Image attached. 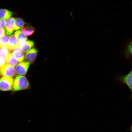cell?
<instances>
[{"instance_id": "20", "label": "cell", "mask_w": 132, "mask_h": 132, "mask_svg": "<svg viewBox=\"0 0 132 132\" xmlns=\"http://www.w3.org/2000/svg\"><path fill=\"white\" fill-rule=\"evenodd\" d=\"M6 20L5 19H0V27L3 28L6 26Z\"/></svg>"}, {"instance_id": "9", "label": "cell", "mask_w": 132, "mask_h": 132, "mask_svg": "<svg viewBox=\"0 0 132 132\" xmlns=\"http://www.w3.org/2000/svg\"><path fill=\"white\" fill-rule=\"evenodd\" d=\"M18 42L14 35H12L9 37L7 47L9 49L12 50L18 47Z\"/></svg>"}, {"instance_id": "2", "label": "cell", "mask_w": 132, "mask_h": 132, "mask_svg": "<svg viewBox=\"0 0 132 132\" xmlns=\"http://www.w3.org/2000/svg\"><path fill=\"white\" fill-rule=\"evenodd\" d=\"M13 83L12 78L4 76L2 77L0 79V90L3 91L11 90Z\"/></svg>"}, {"instance_id": "15", "label": "cell", "mask_w": 132, "mask_h": 132, "mask_svg": "<svg viewBox=\"0 0 132 132\" xmlns=\"http://www.w3.org/2000/svg\"><path fill=\"white\" fill-rule=\"evenodd\" d=\"M24 22L22 19L20 18H17L14 20L13 29L14 30H17L21 28L23 26Z\"/></svg>"}, {"instance_id": "16", "label": "cell", "mask_w": 132, "mask_h": 132, "mask_svg": "<svg viewBox=\"0 0 132 132\" xmlns=\"http://www.w3.org/2000/svg\"><path fill=\"white\" fill-rule=\"evenodd\" d=\"M10 52V49L7 47H0V56L6 57Z\"/></svg>"}, {"instance_id": "5", "label": "cell", "mask_w": 132, "mask_h": 132, "mask_svg": "<svg viewBox=\"0 0 132 132\" xmlns=\"http://www.w3.org/2000/svg\"><path fill=\"white\" fill-rule=\"evenodd\" d=\"M15 72L14 67L8 64L1 69V74L4 77H11L14 76Z\"/></svg>"}, {"instance_id": "22", "label": "cell", "mask_w": 132, "mask_h": 132, "mask_svg": "<svg viewBox=\"0 0 132 132\" xmlns=\"http://www.w3.org/2000/svg\"><path fill=\"white\" fill-rule=\"evenodd\" d=\"M131 130L132 132V125L131 127Z\"/></svg>"}, {"instance_id": "21", "label": "cell", "mask_w": 132, "mask_h": 132, "mask_svg": "<svg viewBox=\"0 0 132 132\" xmlns=\"http://www.w3.org/2000/svg\"><path fill=\"white\" fill-rule=\"evenodd\" d=\"M5 31L3 28L0 27V38L5 35Z\"/></svg>"}, {"instance_id": "7", "label": "cell", "mask_w": 132, "mask_h": 132, "mask_svg": "<svg viewBox=\"0 0 132 132\" xmlns=\"http://www.w3.org/2000/svg\"><path fill=\"white\" fill-rule=\"evenodd\" d=\"M15 18L13 17L6 19V24L5 27L6 35L10 36L11 35L14 31L13 25Z\"/></svg>"}, {"instance_id": "4", "label": "cell", "mask_w": 132, "mask_h": 132, "mask_svg": "<svg viewBox=\"0 0 132 132\" xmlns=\"http://www.w3.org/2000/svg\"><path fill=\"white\" fill-rule=\"evenodd\" d=\"M30 63L26 61L20 62L16 66L15 71L19 75H24L26 74L30 65Z\"/></svg>"}, {"instance_id": "11", "label": "cell", "mask_w": 132, "mask_h": 132, "mask_svg": "<svg viewBox=\"0 0 132 132\" xmlns=\"http://www.w3.org/2000/svg\"><path fill=\"white\" fill-rule=\"evenodd\" d=\"M34 28L28 23H24L21 28V30L22 33L27 36L32 34L34 33Z\"/></svg>"}, {"instance_id": "17", "label": "cell", "mask_w": 132, "mask_h": 132, "mask_svg": "<svg viewBox=\"0 0 132 132\" xmlns=\"http://www.w3.org/2000/svg\"><path fill=\"white\" fill-rule=\"evenodd\" d=\"M8 39V37L6 35L0 38V47H7Z\"/></svg>"}, {"instance_id": "19", "label": "cell", "mask_w": 132, "mask_h": 132, "mask_svg": "<svg viewBox=\"0 0 132 132\" xmlns=\"http://www.w3.org/2000/svg\"><path fill=\"white\" fill-rule=\"evenodd\" d=\"M5 58L0 56V68L4 66L6 63Z\"/></svg>"}, {"instance_id": "3", "label": "cell", "mask_w": 132, "mask_h": 132, "mask_svg": "<svg viewBox=\"0 0 132 132\" xmlns=\"http://www.w3.org/2000/svg\"><path fill=\"white\" fill-rule=\"evenodd\" d=\"M119 79L128 87L131 92L130 98L132 99V66L130 72L126 75L120 76L119 77Z\"/></svg>"}, {"instance_id": "23", "label": "cell", "mask_w": 132, "mask_h": 132, "mask_svg": "<svg viewBox=\"0 0 132 132\" xmlns=\"http://www.w3.org/2000/svg\"><path fill=\"white\" fill-rule=\"evenodd\" d=\"M1 70H0V73H1Z\"/></svg>"}, {"instance_id": "14", "label": "cell", "mask_w": 132, "mask_h": 132, "mask_svg": "<svg viewBox=\"0 0 132 132\" xmlns=\"http://www.w3.org/2000/svg\"><path fill=\"white\" fill-rule=\"evenodd\" d=\"M13 13L7 9H0V19H7L11 17Z\"/></svg>"}, {"instance_id": "1", "label": "cell", "mask_w": 132, "mask_h": 132, "mask_svg": "<svg viewBox=\"0 0 132 132\" xmlns=\"http://www.w3.org/2000/svg\"><path fill=\"white\" fill-rule=\"evenodd\" d=\"M29 86V82L25 76L18 75L14 79L12 88L14 91H19L27 89Z\"/></svg>"}, {"instance_id": "13", "label": "cell", "mask_w": 132, "mask_h": 132, "mask_svg": "<svg viewBox=\"0 0 132 132\" xmlns=\"http://www.w3.org/2000/svg\"><path fill=\"white\" fill-rule=\"evenodd\" d=\"M6 62L14 67L18 63V61L14 57L12 53H10L5 57Z\"/></svg>"}, {"instance_id": "10", "label": "cell", "mask_w": 132, "mask_h": 132, "mask_svg": "<svg viewBox=\"0 0 132 132\" xmlns=\"http://www.w3.org/2000/svg\"><path fill=\"white\" fill-rule=\"evenodd\" d=\"M12 54L18 62L22 61L24 59V54L18 47H17L13 49L12 51Z\"/></svg>"}, {"instance_id": "8", "label": "cell", "mask_w": 132, "mask_h": 132, "mask_svg": "<svg viewBox=\"0 0 132 132\" xmlns=\"http://www.w3.org/2000/svg\"><path fill=\"white\" fill-rule=\"evenodd\" d=\"M34 44L33 41L28 40L23 43L19 44L18 47L21 51L26 53L30 50L33 46Z\"/></svg>"}, {"instance_id": "18", "label": "cell", "mask_w": 132, "mask_h": 132, "mask_svg": "<svg viewBox=\"0 0 132 132\" xmlns=\"http://www.w3.org/2000/svg\"><path fill=\"white\" fill-rule=\"evenodd\" d=\"M125 55L127 57L132 56V41L127 48L125 51Z\"/></svg>"}, {"instance_id": "6", "label": "cell", "mask_w": 132, "mask_h": 132, "mask_svg": "<svg viewBox=\"0 0 132 132\" xmlns=\"http://www.w3.org/2000/svg\"><path fill=\"white\" fill-rule=\"evenodd\" d=\"M37 51L35 48H32L28 51L25 55V58L27 62L30 63L33 62L36 59Z\"/></svg>"}, {"instance_id": "12", "label": "cell", "mask_w": 132, "mask_h": 132, "mask_svg": "<svg viewBox=\"0 0 132 132\" xmlns=\"http://www.w3.org/2000/svg\"><path fill=\"white\" fill-rule=\"evenodd\" d=\"M14 36L18 40V44L24 43L27 41L28 39L25 35L20 30L15 32Z\"/></svg>"}]
</instances>
